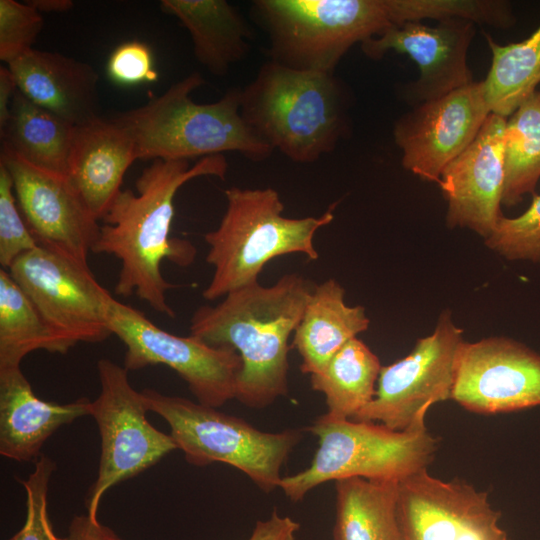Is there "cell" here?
<instances>
[{
	"label": "cell",
	"mask_w": 540,
	"mask_h": 540,
	"mask_svg": "<svg viewBox=\"0 0 540 540\" xmlns=\"http://www.w3.org/2000/svg\"><path fill=\"white\" fill-rule=\"evenodd\" d=\"M228 163L222 154L189 160H153L136 180L137 194L121 190L103 217L91 252L120 261L114 292L136 295L153 310L174 318L166 292L174 285L162 275L164 259L187 266L196 249L184 239L170 238L174 198L188 181L200 176L225 178Z\"/></svg>",
	"instance_id": "obj_1"
},
{
	"label": "cell",
	"mask_w": 540,
	"mask_h": 540,
	"mask_svg": "<svg viewBox=\"0 0 540 540\" xmlns=\"http://www.w3.org/2000/svg\"><path fill=\"white\" fill-rule=\"evenodd\" d=\"M314 287L299 274H286L269 287L257 281L236 289L192 315L190 335L241 357L235 399L247 407H267L288 393V340Z\"/></svg>",
	"instance_id": "obj_2"
},
{
	"label": "cell",
	"mask_w": 540,
	"mask_h": 540,
	"mask_svg": "<svg viewBox=\"0 0 540 540\" xmlns=\"http://www.w3.org/2000/svg\"><path fill=\"white\" fill-rule=\"evenodd\" d=\"M349 98L334 73L295 70L268 60L241 89V115L273 150L297 163L332 152L347 133Z\"/></svg>",
	"instance_id": "obj_3"
},
{
	"label": "cell",
	"mask_w": 540,
	"mask_h": 540,
	"mask_svg": "<svg viewBox=\"0 0 540 540\" xmlns=\"http://www.w3.org/2000/svg\"><path fill=\"white\" fill-rule=\"evenodd\" d=\"M203 83L194 72L146 104L110 118L133 140L137 159L189 160L231 151L262 161L272 155L274 150L242 118L241 89L198 104L191 94Z\"/></svg>",
	"instance_id": "obj_4"
},
{
	"label": "cell",
	"mask_w": 540,
	"mask_h": 540,
	"mask_svg": "<svg viewBox=\"0 0 540 540\" xmlns=\"http://www.w3.org/2000/svg\"><path fill=\"white\" fill-rule=\"evenodd\" d=\"M225 213L218 227L205 234L209 246L207 263L212 279L203 291L206 300H216L258 281L266 263L293 253L318 259L315 233L334 219L331 205L319 217L288 218L276 190L231 187L225 190Z\"/></svg>",
	"instance_id": "obj_5"
},
{
	"label": "cell",
	"mask_w": 540,
	"mask_h": 540,
	"mask_svg": "<svg viewBox=\"0 0 540 540\" xmlns=\"http://www.w3.org/2000/svg\"><path fill=\"white\" fill-rule=\"evenodd\" d=\"M421 412L403 431L375 422L318 416L308 430L318 448L308 468L282 477L279 488L298 502L315 487L345 478L402 481L427 470L438 449Z\"/></svg>",
	"instance_id": "obj_6"
},
{
	"label": "cell",
	"mask_w": 540,
	"mask_h": 540,
	"mask_svg": "<svg viewBox=\"0 0 540 540\" xmlns=\"http://www.w3.org/2000/svg\"><path fill=\"white\" fill-rule=\"evenodd\" d=\"M269 56L301 71L334 73L356 43L395 26L387 0H257Z\"/></svg>",
	"instance_id": "obj_7"
},
{
	"label": "cell",
	"mask_w": 540,
	"mask_h": 540,
	"mask_svg": "<svg viewBox=\"0 0 540 540\" xmlns=\"http://www.w3.org/2000/svg\"><path fill=\"white\" fill-rule=\"evenodd\" d=\"M148 411L161 416L188 463L220 462L246 474L262 491L279 488L281 468L302 439V431L265 432L241 418L192 400L141 391Z\"/></svg>",
	"instance_id": "obj_8"
},
{
	"label": "cell",
	"mask_w": 540,
	"mask_h": 540,
	"mask_svg": "<svg viewBox=\"0 0 540 540\" xmlns=\"http://www.w3.org/2000/svg\"><path fill=\"white\" fill-rule=\"evenodd\" d=\"M100 392L91 401L90 416L98 426L101 452L97 477L90 487L87 514L98 518L104 494L157 464L178 449L170 434L156 429L146 418L143 395L129 382L128 370L102 358L97 362Z\"/></svg>",
	"instance_id": "obj_9"
},
{
	"label": "cell",
	"mask_w": 540,
	"mask_h": 540,
	"mask_svg": "<svg viewBox=\"0 0 540 540\" xmlns=\"http://www.w3.org/2000/svg\"><path fill=\"white\" fill-rule=\"evenodd\" d=\"M8 272L67 352L79 342L98 343L112 335L114 297L88 264L38 245L16 259Z\"/></svg>",
	"instance_id": "obj_10"
},
{
	"label": "cell",
	"mask_w": 540,
	"mask_h": 540,
	"mask_svg": "<svg viewBox=\"0 0 540 540\" xmlns=\"http://www.w3.org/2000/svg\"><path fill=\"white\" fill-rule=\"evenodd\" d=\"M109 327L126 347L123 366L128 371L165 365L186 382L203 405L218 408L235 399L242 369L241 357L235 350L210 346L193 335L167 332L115 298L110 306Z\"/></svg>",
	"instance_id": "obj_11"
},
{
	"label": "cell",
	"mask_w": 540,
	"mask_h": 540,
	"mask_svg": "<svg viewBox=\"0 0 540 540\" xmlns=\"http://www.w3.org/2000/svg\"><path fill=\"white\" fill-rule=\"evenodd\" d=\"M463 330L443 310L433 332L404 358L382 366L373 400L352 420L403 431L435 403L451 399Z\"/></svg>",
	"instance_id": "obj_12"
},
{
	"label": "cell",
	"mask_w": 540,
	"mask_h": 540,
	"mask_svg": "<svg viewBox=\"0 0 540 540\" xmlns=\"http://www.w3.org/2000/svg\"><path fill=\"white\" fill-rule=\"evenodd\" d=\"M451 399L480 414L540 406V354L507 337L464 340Z\"/></svg>",
	"instance_id": "obj_13"
},
{
	"label": "cell",
	"mask_w": 540,
	"mask_h": 540,
	"mask_svg": "<svg viewBox=\"0 0 540 540\" xmlns=\"http://www.w3.org/2000/svg\"><path fill=\"white\" fill-rule=\"evenodd\" d=\"M490 114L483 81L416 105L393 129L403 167L438 184L445 167L474 141Z\"/></svg>",
	"instance_id": "obj_14"
},
{
	"label": "cell",
	"mask_w": 540,
	"mask_h": 540,
	"mask_svg": "<svg viewBox=\"0 0 540 540\" xmlns=\"http://www.w3.org/2000/svg\"><path fill=\"white\" fill-rule=\"evenodd\" d=\"M488 493L463 481L418 472L399 482L402 540H508Z\"/></svg>",
	"instance_id": "obj_15"
},
{
	"label": "cell",
	"mask_w": 540,
	"mask_h": 540,
	"mask_svg": "<svg viewBox=\"0 0 540 540\" xmlns=\"http://www.w3.org/2000/svg\"><path fill=\"white\" fill-rule=\"evenodd\" d=\"M0 163L12 178L18 208L38 245L87 264L100 225L68 177L35 167L3 146Z\"/></svg>",
	"instance_id": "obj_16"
},
{
	"label": "cell",
	"mask_w": 540,
	"mask_h": 540,
	"mask_svg": "<svg viewBox=\"0 0 540 540\" xmlns=\"http://www.w3.org/2000/svg\"><path fill=\"white\" fill-rule=\"evenodd\" d=\"M475 23L459 18L428 26L420 21L392 26L361 43L372 60L388 51L408 55L418 66V79L407 85L403 95L410 104L440 98L473 82L467 52L475 34Z\"/></svg>",
	"instance_id": "obj_17"
},
{
	"label": "cell",
	"mask_w": 540,
	"mask_h": 540,
	"mask_svg": "<svg viewBox=\"0 0 540 540\" xmlns=\"http://www.w3.org/2000/svg\"><path fill=\"white\" fill-rule=\"evenodd\" d=\"M506 122L491 113L474 141L443 170L438 186L447 201L449 228H467L486 239L503 216Z\"/></svg>",
	"instance_id": "obj_18"
},
{
	"label": "cell",
	"mask_w": 540,
	"mask_h": 540,
	"mask_svg": "<svg viewBox=\"0 0 540 540\" xmlns=\"http://www.w3.org/2000/svg\"><path fill=\"white\" fill-rule=\"evenodd\" d=\"M7 66L17 89L38 106L76 126L100 117L99 76L88 63L32 48Z\"/></svg>",
	"instance_id": "obj_19"
},
{
	"label": "cell",
	"mask_w": 540,
	"mask_h": 540,
	"mask_svg": "<svg viewBox=\"0 0 540 540\" xmlns=\"http://www.w3.org/2000/svg\"><path fill=\"white\" fill-rule=\"evenodd\" d=\"M135 160L133 140L111 119L100 116L76 126L67 177L98 221L122 190L123 177Z\"/></svg>",
	"instance_id": "obj_20"
},
{
	"label": "cell",
	"mask_w": 540,
	"mask_h": 540,
	"mask_svg": "<svg viewBox=\"0 0 540 540\" xmlns=\"http://www.w3.org/2000/svg\"><path fill=\"white\" fill-rule=\"evenodd\" d=\"M91 401L57 404L35 395L21 367L0 368V454L35 462L45 441L61 426L90 415Z\"/></svg>",
	"instance_id": "obj_21"
},
{
	"label": "cell",
	"mask_w": 540,
	"mask_h": 540,
	"mask_svg": "<svg viewBox=\"0 0 540 540\" xmlns=\"http://www.w3.org/2000/svg\"><path fill=\"white\" fill-rule=\"evenodd\" d=\"M344 296V288L334 279L315 285L294 331L302 373L320 372L347 342L368 329L365 308L348 306Z\"/></svg>",
	"instance_id": "obj_22"
},
{
	"label": "cell",
	"mask_w": 540,
	"mask_h": 540,
	"mask_svg": "<svg viewBox=\"0 0 540 540\" xmlns=\"http://www.w3.org/2000/svg\"><path fill=\"white\" fill-rule=\"evenodd\" d=\"M160 8L188 30L197 61L212 74L225 75L248 53L252 31L227 1L162 0Z\"/></svg>",
	"instance_id": "obj_23"
},
{
	"label": "cell",
	"mask_w": 540,
	"mask_h": 540,
	"mask_svg": "<svg viewBox=\"0 0 540 540\" xmlns=\"http://www.w3.org/2000/svg\"><path fill=\"white\" fill-rule=\"evenodd\" d=\"M75 128L17 90L0 129L1 146L35 167L67 176Z\"/></svg>",
	"instance_id": "obj_24"
},
{
	"label": "cell",
	"mask_w": 540,
	"mask_h": 540,
	"mask_svg": "<svg viewBox=\"0 0 540 540\" xmlns=\"http://www.w3.org/2000/svg\"><path fill=\"white\" fill-rule=\"evenodd\" d=\"M335 488L333 540H402L398 481L353 477L335 481Z\"/></svg>",
	"instance_id": "obj_25"
},
{
	"label": "cell",
	"mask_w": 540,
	"mask_h": 540,
	"mask_svg": "<svg viewBox=\"0 0 540 540\" xmlns=\"http://www.w3.org/2000/svg\"><path fill=\"white\" fill-rule=\"evenodd\" d=\"M381 367L377 355L356 337L320 372L310 375V382L313 390L325 396L329 415L353 419L373 400Z\"/></svg>",
	"instance_id": "obj_26"
},
{
	"label": "cell",
	"mask_w": 540,
	"mask_h": 540,
	"mask_svg": "<svg viewBox=\"0 0 540 540\" xmlns=\"http://www.w3.org/2000/svg\"><path fill=\"white\" fill-rule=\"evenodd\" d=\"M492 61L484 83L489 110L511 116L540 84V26L527 39L500 45L484 33Z\"/></svg>",
	"instance_id": "obj_27"
},
{
	"label": "cell",
	"mask_w": 540,
	"mask_h": 540,
	"mask_svg": "<svg viewBox=\"0 0 540 540\" xmlns=\"http://www.w3.org/2000/svg\"><path fill=\"white\" fill-rule=\"evenodd\" d=\"M36 350L67 351L8 270L0 269V368L18 367Z\"/></svg>",
	"instance_id": "obj_28"
},
{
	"label": "cell",
	"mask_w": 540,
	"mask_h": 540,
	"mask_svg": "<svg viewBox=\"0 0 540 540\" xmlns=\"http://www.w3.org/2000/svg\"><path fill=\"white\" fill-rule=\"evenodd\" d=\"M502 205L512 207L534 194L540 178V91L531 95L506 122Z\"/></svg>",
	"instance_id": "obj_29"
},
{
	"label": "cell",
	"mask_w": 540,
	"mask_h": 540,
	"mask_svg": "<svg viewBox=\"0 0 540 540\" xmlns=\"http://www.w3.org/2000/svg\"><path fill=\"white\" fill-rule=\"evenodd\" d=\"M396 7L401 23L459 18L505 28L513 21L507 2L497 0H397Z\"/></svg>",
	"instance_id": "obj_30"
},
{
	"label": "cell",
	"mask_w": 540,
	"mask_h": 540,
	"mask_svg": "<svg viewBox=\"0 0 540 540\" xmlns=\"http://www.w3.org/2000/svg\"><path fill=\"white\" fill-rule=\"evenodd\" d=\"M485 245L508 260L540 264V195L533 194L530 207L520 216H502Z\"/></svg>",
	"instance_id": "obj_31"
},
{
	"label": "cell",
	"mask_w": 540,
	"mask_h": 540,
	"mask_svg": "<svg viewBox=\"0 0 540 540\" xmlns=\"http://www.w3.org/2000/svg\"><path fill=\"white\" fill-rule=\"evenodd\" d=\"M55 470V462L40 455L30 475L18 480L25 490L26 518L22 528L8 540H66L55 534L48 516V489Z\"/></svg>",
	"instance_id": "obj_32"
},
{
	"label": "cell",
	"mask_w": 540,
	"mask_h": 540,
	"mask_svg": "<svg viewBox=\"0 0 540 540\" xmlns=\"http://www.w3.org/2000/svg\"><path fill=\"white\" fill-rule=\"evenodd\" d=\"M38 246L17 205L12 178L0 163V264L8 270L16 259Z\"/></svg>",
	"instance_id": "obj_33"
},
{
	"label": "cell",
	"mask_w": 540,
	"mask_h": 540,
	"mask_svg": "<svg viewBox=\"0 0 540 540\" xmlns=\"http://www.w3.org/2000/svg\"><path fill=\"white\" fill-rule=\"evenodd\" d=\"M44 25L42 14L29 3L0 0V59L11 63L28 50Z\"/></svg>",
	"instance_id": "obj_34"
},
{
	"label": "cell",
	"mask_w": 540,
	"mask_h": 540,
	"mask_svg": "<svg viewBox=\"0 0 540 540\" xmlns=\"http://www.w3.org/2000/svg\"><path fill=\"white\" fill-rule=\"evenodd\" d=\"M107 73L115 83L121 85L154 82L158 78L152 51L140 41L124 42L117 46L109 56Z\"/></svg>",
	"instance_id": "obj_35"
},
{
	"label": "cell",
	"mask_w": 540,
	"mask_h": 540,
	"mask_svg": "<svg viewBox=\"0 0 540 540\" xmlns=\"http://www.w3.org/2000/svg\"><path fill=\"white\" fill-rule=\"evenodd\" d=\"M300 524L275 510L266 520L257 521L248 540H296Z\"/></svg>",
	"instance_id": "obj_36"
},
{
	"label": "cell",
	"mask_w": 540,
	"mask_h": 540,
	"mask_svg": "<svg viewBox=\"0 0 540 540\" xmlns=\"http://www.w3.org/2000/svg\"><path fill=\"white\" fill-rule=\"evenodd\" d=\"M66 540H123L112 529L103 525L98 518L87 513L76 515L70 522Z\"/></svg>",
	"instance_id": "obj_37"
},
{
	"label": "cell",
	"mask_w": 540,
	"mask_h": 540,
	"mask_svg": "<svg viewBox=\"0 0 540 540\" xmlns=\"http://www.w3.org/2000/svg\"><path fill=\"white\" fill-rule=\"evenodd\" d=\"M17 85L8 66L0 67V129L6 124Z\"/></svg>",
	"instance_id": "obj_38"
},
{
	"label": "cell",
	"mask_w": 540,
	"mask_h": 540,
	"mask_svg": "<svg viewBox=\"0 0 540 540\" xmlns=\"http://www.w3.org/2000/svg\"><path fill=\"white\" fill-rule=\"evenodd\" d=\"M38 12L42 13H64L72 9L74 2L71 0H29L26 1Z\"/></svg>",
	"instance_id": "obj_39"
}]
</instances>
